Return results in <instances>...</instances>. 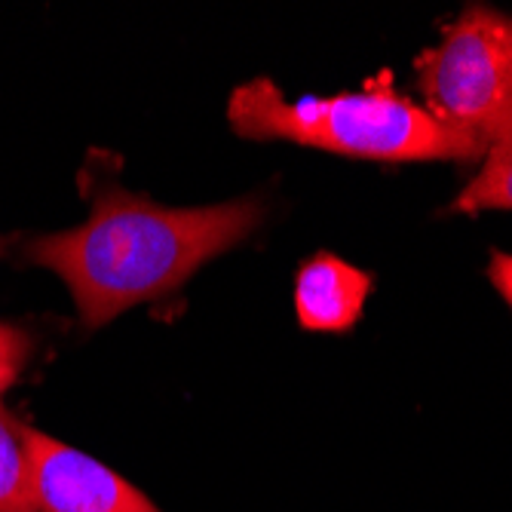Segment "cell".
<instances>
[{
    "mask_svg": "<svg viewBox=\"0 0 512 512\" xmlns=\"http://www.w3.org/2000/svg\"><path fill=\"white\" fill-rule=\"evenodd\" d=\"M89 203L83 224L59 234L10 237L16 264L46 267L68 286L83 332H96L135 304L172 295L215 255L243 243L264 221L258 200L169 209L117 181L111 154H89L80 172Z\"/></svg>",
    "mask_w": 512,
    "mask_h": 512,
    "instance_id": "6da1fadb",
    "label": "cell"
},
{
    "mask_svg": "<svg viewBox=\"0 0 512 512\" xmlns=\"http://www.w3.org/2000/svg\"><path fill=\"white\" fill-rule=\"evenodd\" d=\"M227 120L246 138H286L362 160H476L485 148L390 86L286 102L270 80L240 86Z\"/></svg>",
    "mask_w": 512,
    "mask_h": 512,
    "instance_id": "7a4b0ae2",
    "label": "cell"
},
{
    "mask_svg": "<svg viewBox=\"0 0 512 512\" xmlns=\"http://www.w3.org/2000/svg\"><path fill=\"white\" fill-rule=\"evenodd\" d=\"M424 108L485 151L512 135V19L473 7L414 65Z\"/></svg>",
    "mask_w": 512,
    "mask_h": 512,
    "instance_id": "3957f363",
    "label": "cell"
},
{
    "mask_svg": "<svg viewBox=\"0 0 512 512\" xmlns=\"http://www.w3.org/2000/svg\"><path fill=\"white\" fill-rule=\"evenodd\" d=\"M37 512H160L142 491L89 454L34 430Z\"/></svg>",
    "mask_w": 512,
    "mask_h": 512,
    "instance_id": "277c9868",
    "label": "cell"
},
{
    "mask_svg": "<svg viewBox=\"0 0 512 512\" xmlns=\"http://www.w3.org/2000/svg\"><path fill=\"white\" fill-rule=\"evenodd\" d=\"M371 276L329 252L301 264L295 279V310L307 332H347L362 316Z\"/></svg>",
    "mask_w": 512,
    "mask_h": 512,
    "instance_id": "5b68a950",
    "label": "cell"
},
{
    "mask_svg": "<svg viewBox=\"0 0 512 512\" xmlns=\"http://www.w3.org/2000/svg\"><path fill=\"white\" fill-rule=\"evenodd\" d=\"M0 512L34 509V427L0 402Z\"/></svg>",
    "mask_w": 512,
    "mask_h": 512,
    "instance_id": "8992f818",
    "label": "cell"
},
{
    "mask_svg": "<svg viewBox=\"0 0 512 512\" xmlns=\"http://www.w3.org/2000/svg\"><path fill=\"white\" fill-rule=\"evenodd\" d=\"M454 212L512 209V135L500 138L485 151L479 175L460 191L451 206Z\"/></svg>",
    "mask_w": 512,
    "mask_h": 512,
    "instance_id": "52a82bcc",
    "label": "cell"
},
{
    "mask_svg": "<svg viewBox=\"0 0 512 512\" xmlns=\"http://www.w3.org/2000/svg\"><path fill=\"white\" fill-rule=\"evenodd\" d=\"M34 356H37V335L28 325L0 319V393L22 381Z\"/></svg>",
    "mask_w": 512,
    "mask_h": 512,
    "instance_id": "ba28073f",
    "label": "cell"
},
{
    "mask_svg": "<svg viewBox=\"0 0 512 512\" xmlns=\"http://www.w3.org/2000/svg\"><path fill=\"white\" fill-rule=\"evenodd\" d=\"M488 276H491V283L497 286V292H500V295L509 301V307H512V255L494 252V255H491Z\"/></svg>",
    "mask_w": 512,
    "mask_h": 512,
    "instance_id": "9c48e42d",
    "label": "cell"
}]
</instances>
